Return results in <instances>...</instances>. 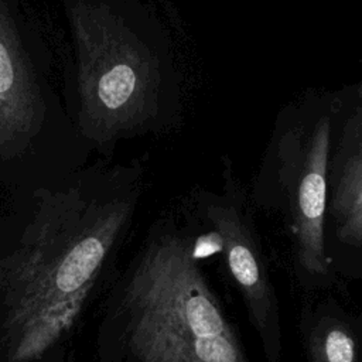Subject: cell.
I'll list each match as a JSON object with an SVG mask.
<instances>
[{
	"label": "cell",
	"instance_id": "1",
	"mask_svg": "<svg viewBox=\"0 0 362 362\" xmlns=\"http://www.w3.org/2000/svg\"><path fill=\"white\" fill-rule=\"evenodd\" d=\"M136 171L105 160L0 208V362H72L136 212Z\"/></svg>",
	"mask_w": 362,
	"mask_h": 362
},
{
	"label": "cell",
	"instance_id": "2",
	"mask_svg": "<svg viewBox=\"0 0 362 362\" xmlns=\"http://www.w3.org/2000/svg\"><path fill=\"white\" fill-rule=\"evenodd\" d=\"M65 42L58 61L66 113L93 153L150 130L163 107L164 74L134 0H55Z\"/></svg>",
	"mask_w": 362,
	"mask_h": 362
},
{
	"label": "cell",
	"instance_id": "3",
	"mask_svg": "<svg viewBox=\"0 0 362 362\" xmlns=\"http://www.w3.org/2000/svg\"><path fill=\"white\" fill-rule=\"evenodd\" d=\"M98 362H246L188 240L151 238L100 305Z\"/></svg>",
	"mask_w": 362,
	"mask_h": 362
},
{
	"label": "cell",
	"instance_id": "4",
	"mask_svg": "<svg viewBox=\"0 0 362 362\" xmlns=\"http://www.w3.org/2000/svg\"><path fill=\"white\" fill-rule=\"evenodd\" d=\"M92 154L66 113L57 54L33 3L0 0V187L57 181Z\"/></svg>",
	"mask_w": 362,
	"mask_h": 362
},
{
	"label": "cell",
	"instance_id": "5",
	"mask_svg": "<svg viewBox=\"0 0 362 362\" xmlns=\"http://www.w3.org/2000/svg\"><path fill=\"white\" fill-rule=\"evenodd\" d=\"M328 153L329 120L321 117L310 140L294 205L298 259L301 266L311 274H325L328 266L324 243Z\"/></svg>",
	"mask_w": 362,
	"mask_h": 362
},
{
	"label": "cell",
	"instance_id": "6",
	"mask_svg": "<svg viewBox=\"0 0 362 362\" xmlns=\"http://www.w3.org/2000/svg\"><path fill=\"white\" fill-rule=\"evenodd\" d=\"M208 215L219 236L228 269L250 310L253 324L263 332L272 303L270 286L255 240L233 208L211 206Z\"/></svg>",
	"mask_w": 362,
	"mask_h": 362
},
{
	"label": "cell",
	"instance_id": "7",
	"mask_svg": "<svg viewBox=\"0 0 362 362\" xmlns=\"http://www.w3.org/2000/svg\"><path fill=\"white\" fill-rule=\"evenodd\" d=\"M335 175L331 209L342 221L362 205V107L344 129Z\"/></svg>",
	"mask_w": 362,
	"mask_h": 362
},
{
	"label": "cell",
	"instance_id": "8",
	"mask_svg": "<svg viewBox=\"0 0 362 362\" xmlns=\"http://www.w3.org/2000/svg\"><path fill=\"white\" fill-rule=\"evenodd\" d=\"M311 362H358L356 342L339 322L320 325L310 342Z\"/></svg>",
	"mask_w": 362,
	"mask_h": 362
},
{
	"label": "cell",
	"instance_id": "9",
	"mask_svg": "<svg viewBox=\"0 0 362 362\" xmlns=\"http://www.w3.org/2000/svg\"><path fill=\"white\" fill-rule=\"evenodd\" d=\"M338 236L348 245L362 246V205L342 219V223L338 228Z\"/></svg>",
	"mask_w": 362,
	"mask_h": 362
},
{
	"label": "cell",
	"instance_id": "10",
	"mask_svg": "<svg viewBox=\"0 0 362 362\" xmlns=\"http://www.w3.org/2000/svg\"><path fill=\"white\" fill-rule=\"evenodd\" d=\"M359 96H362V85H361V88H359Z\"/></svg>",
	"mask_w": 362,
	"mask_h": 362
}]
</instances>
